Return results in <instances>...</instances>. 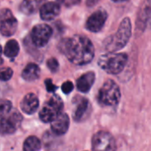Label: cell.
I'll return each instance as SVG.
<instances>
[{
	"instance_id": "cell-1",
	"label": "cell",
	"mask_w": 151,
	"mask_h": 151,
	"mask_svg": "<svg viewBox=\"0 0 151 151\" xmlns=\"http://www.w3.org/2000/svg\"><path fill=\"white\" fill-rule=\"evenodd\" d=\"M59 50L69 61L77 65L88 64L95 56V48L92 42L88 37L81 35L62 40L59 43Z\"/></svg>"
},
{
	"instance_id": "cell-2",
	"label": "cell",
	"mask_w": 151,
	"mask_h": 151,
	"mask_svg": "<svg viewBox=\"0 0 151 151\" xmlns=\"http://www.w3.org/2000/svg\"><path fill=\"white\" fill-rule=\"evenodd\" d=\"M132 35V24L129 18H126L120 23L118 31L108 37L104 42V46L109 52L117 51L127 45Z\"/></svg>"
},
{
	"instance_id": "cell-3",
	"label": "cell",
	"mask_w": 151,
	"mask_h": 151,
	"mask_svg": "<svg viewBox=\"0 0 151 151\" xmlns=\"http://www.w3.org/2000/svg\"><path fill=\"white\" fill-rule=\"evenodd\" d=\"M127 59L128 57L125 53L109 52L99 58L98 65L106 73L110 74H118L125 68Z\"/></svg>"
},
{
	"instance_id": "cell-4",
	"label": "cell",
	"mask_w": 151,
	"mask_h": 151,
	"mask_svg": "<svg viewBox=\"0 0 151 151\" xmlns=\"http://www.w3.org/2000/svg\"><path fill=\"white\" fill-rule=\"evenodd\" d=\"M120 89L118 84L111 80L104 82L98 92V101L104 106L117 105L120 101Z\"/></svg>"
},
{
	"instance_id": "cell-5",
	"label": "cell",
	"mask_w": 151,
	"mask_h": 151,
	"mask_svg": "<svg viewBox=\"0 0 151 151\" xmlns=\"http://www.w3.org/2000/svg\"><path fill=\"white\" fill-rule=\"evenodd\" d=\"M63 106L61 98L58 96H53L42 106L39 113L40 119L44 123H51L62 113Z\"/></svg>"
},
{
	"instance_id": "cell-6",
	"label": "cell",
	"mask_w": 151,
	"mask_h": 151,
	"mask_svg": "<svg viewBox=\"0 0 151 151\" xmlns=\"http://www.w3.org/2000/svg\"><path fill=\"white\" fill-rule=\"evenodd\" d=\"M22 122L21 114L15 109L1 114V132L3 134H11L17 131Z\"/></svg>"
},
{
	"instance_id": "cell-7",
	"label": "cell",
	"mask_w": 151,
	"mask_h": 151,
	"mask_svg": "<svg viewBox=\"0 0 151 151\" xmlns=\"http://www.w3.org/2000/svg\"><path fill=\"white\" fill-rule=\"evenodd\" d=\"M93 151H116L114 137L106 131H99L92 138Z\"/></svg>"
},
{
	"instance_id": "cell-8",
	"label": "cell",
	"mask_w": 151,
	"mask_h": 151,
	"mask_svg": "<svg viewBox=\"0 0 151 151\" xmlns=\"http://www.w3.org/2000/svg\"><path fill=\"white\" fill-rule=\"evenodd\" d=\"M18 27V22L15 17L12 15V12L9 9H2L1 18H0V31L1 34L4 36L12 35Z\"/></svg>"
},
{
	"instance_id": "cell-9",
	"label": "cell",
	"mask_w": 151,
	"mask_h": 151,
	"mask_svg": "<svg viewBox=\"0 0 151 151\" xmlns=\"http://www.w3.org/2000/svg\"><path fill=\"white\" fill-rule=\"evenodd\" d=\"M52 35V29L46 24H38L35 26L31 32V38L34 44L37 47L45 46Z\"/></svg>"
},
{
	"instance_id": "cell-10",
	"label": "cell",
	"mask_w": 151,
	"mask_h": 151,
	"mask_svg": "<svg viewBox=\"0 0 151 151\" xmlns=\"http://www.w3.org/2000/svg\"><path fill=\"white\" fill-rule=\"evenodd\" d=\"M107 19V12L103 10L96 11L87 20L86 28L90 32H98L100 31Z\"/></svg>"
},
{
	"instance_id": "cell-11",
	"label": "cell",
	"mask_w": 151,
	"mask_h": 151,
	"mask_svg": "<svg viewBox=\"0 0 151 151\" xmlns=\"http://www.w3.org/2000/svg\"><path fill=\"white\" fill-rule=\"evenodd\" d=\"M74 111H73V119L75 121L84 120L90 113L91 106L88 101L83 97H76L74 99Z\"/></svg>"
},
{
	"instance_id": "cell-12",
	"label": "cell",
	"mask_w": 151,
	"mask_h": 151,
	"mask_svg": "<svg viewBox=\"0 0 151 151\" xmlns=\"http://www.w3.org/2000/svg\"><path fill=\"white\" fill-rule=\"evenodd\" d=\"M51 130L57 135L65 134L70 126V119L66 113H61L56 119L51 123Z\"/></svg>"
},
{
	"instance_id": "cell-13",
	"label": "cell",
	"mask_w": 151,
	"mask_h": 151,
	"mask_svg": "<svg viewBox=\"0 0 151 151\" xmlns=\"http://www.w3.org/2000/svg\"><path fill=\"white\" fill-rule=\"evenodd\" d=\"M20 107L22 111L26 114L31 115L35 113L39 107L38 97L33 93H29L26 95L20 104Z\"/></svg>"
},
{
	"instance_id": "cell-14",
	"label": "cell",
	"mask_w": 151,
	"mask_h": 151,
	"mask_svg": "<svg viewBox=\"0 0 151 151\" xmlns=\"http://www.w3.org/2000/svg\"><path fill=\"white\" fill-rule=\"evenodd\" d=\"M60 12V6L55 2H48L43 4L40 9V16L43 20H51L55 19Z\"/></svg>"
},
{
	"instance_id": "cell-15",
	"label": "cell",
	"mask_w": 151,
	"mask_h": 151,
	"mask_svg": "<svg viewBox=\"0 0 151 151\" xmlns=\"http://www.w3.org/2000/svg\"><path fill=\"white\" fill-rule=\"evenodd\" d=\"M96 75L93 72H88L77 80V88L81 93H87L90 90L95 82Z\"/></svg>"
},
{
	"instance_id": "cell-16",
	"label": "cell",
	"mask_w": 151,
	"mask_h": 151,
	"mask_svg": "<svg viewBox=\"0 0 151 151\" xmlns=\"http://www.w3.org/2000/svg\"><path fill=\"white\" fill-rule=\"evenodd\" d=\"M44 1L45 0H23L20 4V11L27 15L33 14L43 5Z\"/></svg>"
},
{
	"instance_id": "cell-17",
	"label": "cell",
	"mask_w": 151,
	"mask_h": 151,
	"mask_svg": "<svg viewBox=\"0 0 151 151\" xmlns=\"http://www.w3.org/2000/svg\"><path fill=\"white\" fill-rule=\"evenodd\" d=\"M21 76L25 81H35L40 76V68L37 65L34 63H30L24 68Z\"/></svg>"
},
{
	"instance_id": "cell-18",
	"label": "cell",
	"mask_w": 151,
	"mask_h": 151,
	"mask_svg": "<svg viewBox=\"0 0 151 151\" xmlns=\"http://www.w3.org/2000/svg\"><path fill=\"white\" fill-rule=\"evenodd\" d=\"M19 51V45L16 40H10L6 42L4 49V54L7 58H15Z\"/></svg>"
},
{
	"instance_id": "cell-19",
	"label": "cell",
	"mask_w": 151,
	"mask_h": 151,
	"mask_svg": "<svg viewBox=\"0 0 151 151\" xmlns=\"http://www.w3.org/2000/svg\"><path fill=\"white\" fill-rule=\"evenodd\" d=\"M41 146V141L37 137L30 136L23 143V151H39Z\"/></svg>"
},
{
	"instance_id": "cell-20",
	"label": "cell",
	"mask_w": 151,
	"mask_h": 151,
	"mask_svg": "<svg viewBox=\"0 0 151 151\" xmlns=\"http://www.w3.org/2000/svg\"><path fill=\"white\" fill-rule=\"evenodd\" d=\"M12 73H13V72L11 68H8V67L2 68V70H1V80L3 81H9L12 78Z\"/></svg>"
},
{
	"instance_id": "cell-21",
	"label": "cell",
	"mask_w": 151,
	"mask_h": 151,
	"mask_svg": "<svg viewBox=\"0 0 151 151\" xmlns=\"http://www.w3.org/2000/svg\"><path fill=\"white\" fill-rule=\"evenodd\" d=\"M47 66L49 67V69L52 72V73H56L58 70V62L56 58H51L47 61Z\"/></svg>"
},
{
	"instance_id": "cell-22",
	"label": "cell",
	"mask_w": 151,
	"mask_h": 151,
	"mask_svg": "<svg viewBox=\"0 0 151 151\" xmlns=\"http://www.w3.org/2000/svg\"><path fill=\"white\" fill-rule=\"evenodd\" d=\"M12 109V103L10 101L7 100H3L1 102V107H0V114H4L6 113L8 111H10Z\"/></svg>"
},
{
	"instance_id": "cell-23",
	"label": "cell",
	"mask_w": 151,
	"mask_h": 151,
	"mask_svg": "<svg viewBox=\"0 0 151 151\" xmlns=\"http://www.w3.org/2000/svg\"><path fill=\"white\" fill-rule=\"evenodd\" d=\"M73 89V84L71 81H65V83H63L62 85V91L65 94L68 95L69 93H71Z\"/></svg>"
},
{
	"instance_id": "cell-24",
	"label": "cell",
	"mask_w": 151,
	"mask_h": 151,
	"mask_svg": "<svg viewBox=\"0 0 151 151\" xmlns=\"http://www.w3.org/2000/svg\"><path fill=\"white\" fill-rule=\"evenodd\" d=\"M45 85H46V88L48 92H54L57 89V87L53 84L52 81L50 79H47L45 81Z\"/></svg>"
},
{
	"instance_id": "cell-25",
	"label": "cell",
	"mask_w": 151,
	"mask_h": 151,
	"mask_svg": "<svg viewBox=\"0 0 151 151\" xmlns=\"http://www.w3.org/2000/svg\"><path fill=\"white\" fill-rule=\"evenodd\" d=\"M99 0H87V5L91 7V6H94L95 4H96L98 3Z\"/></svg>"
},
{
	"instance_id": "cell-26",
	"label": "cell",
	"mask_w": 151,
	"mask_h": 151,
	"mask_svg": "<svg viewBox=\"0 0 151 151\" xmlns=\"http://www.w3.org/2000/svg\"><path fill=\"white\" fill-rule=\"evenodd\" d=\"M113 2H116V3H119V2H124L126 0H112Z\"/></svg>"
},
{
	"instance_id": "cell-27",
	"label": "cell",
	"mask_w": 151,
	"mask_h": 151,
	"mask_svg": "<svg viewBox=\"0 0 151 151\" xmlns=\"http://www.w3.org/2000/svg\"><path fill=\"white\" fill-rule=\"evenodd\" d=\"M76 1H80V0H76Z\"/></svg>"
}]
</instances>
